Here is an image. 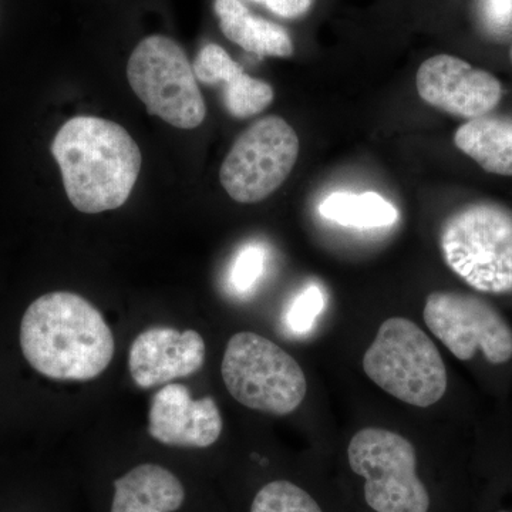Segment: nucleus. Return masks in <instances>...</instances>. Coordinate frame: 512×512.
Returning a JSON list of instances; mask_svg holds the SVG:
<instances>
[{
    "label": "nucleus",
    "instance_id": "1",
    "mask_svg": "<svg viewBox=\"0 0 512 512\" xmlns=\"http://www.w3.org/2000/svg\"><path fill=\"white\" fill-rule=\"evenodd\" d=\"M20 348L40 375L60 382H87L109 367L113 332L99 309L72 292L37 298L20 323Z\"/></svg>",
    "mask_w": 512,
    "mask_h": 512
},
{
    "label": "nucleus",
    "instance_id": "2",
    "mask_svg": "<svg viewBox=\"0 0 512 512\" xmlns=\"http://www.w3.org/2000/svg\"><path fill=\"white\" fill-rule=\"evenodd\" d=\"M50 150L59 164L67 198L84 214L123 207L143 164L140 147L126 128L100 117L66 121Z\"/></svg>",
    "mask_w": 512,
    "mask_h": 512
},
{
    "label": "nucleus",
    "instance_id": "3",
    "mask_svg": "<svg viewBox=\"0 0 512 512\" xmlns=\"http://www.w3.org/2000/svg\"><path fill=\"white\" fill-rule=\"evenodd\" d=\"M440 251L451 271L484 293L512 292V211L476 202L450 215L440 229Z\"/></svg>",
    "mask_w": 512,
    "mask_h": 512
},
{
    "label": "nucleus",
    "instance_id": "4",
    "mask_svg": "<svg viewBox=\"0 0 512 512\" xmlns=\"http://www.w3.org/2000/svg\"><path fill=\"white\" fill-rule=\"evenodd\" d=\"M363 370L380 389L410 406L426 409L446 394L443 357L410 319L384 320L363 356Z\"/></svg>",
    "mask_w": 512,
    "mask_h": 512
},
{
    "label": "nucleus",
    "instance_id": "5",
    "mask_svg": "<svg viewBox=\"0 0 512 512\" xmlns=\"http://www.w3.org/2000/svg\"><path fill=\"white\" fill-rule=\"evenodd\" d=\"M222 379L237 402L256 412L286 416L301 406L308 392L302 367L289 353L254 332L229 339Z\"/></svg>",
    "mask_w": 512,
    "mask_h": 512
},
{
    "label": "nucleus",
    "instance_id": "6",
    "mask_svg": "<svg viewBox=\"0 0 512 512\" xmlns=\"http://www.w3.org/2000/svg\"><path fill=\"white\" fill-rule=\"evenodd\" d=\"M127 79L148 113L181 130L200 127L207 117L204 96L183 47L171 37L141 40L127 63Z\"/></svg>",
    "mask_w": 512,
    "mask_h": 512
},
{
    "label": "nucleus",
    "instance_id": "7",
    "mask_svg": "<svg viewBox=\"0 0 512 512\" xmlns=\"http://www.w3.org/2000/svg\"><path fill=\"white\" fill-rule=\"evenodd\" d=\"M350 470L363 478V494L375 512H429L431 497L417 471L416 448L394 431L367 427L350 440Z\"/></svg>",
    "mask_w": 512,
    "mask_h": 512
},
{
    "label": "nucleus",
    "instance_id": "8",
    "mask_svg": "<svg viewBox=\"0 0 512 512\" xmlns=\"http://www.w3.org/2000/svg\"><path fill=\"white\" fill-rule=\"evenodd\" d=\"M298 156L299 138L291 124L264 117L235 140L221 165V185L241 204L264 201L288 180Z\"/></svg>",
    "mask_w": 512,
    "mask_h": 512
},
{
    "label": "nucleus",
    "instance_id": "9",
    "mask_svg": "<svg viewBox=\"0 0 512 512\" xmlns=\"http://www.w3.org/2000/svg\"><path fill=\"white\" fill-rule=\"evenodd\" d=\"M424 322L457 359L481 350L493 365L512 357V329L491 303L470 293L437 291L427 296Z\"/></svg>",
    "mask_w": 512,
    "mask_h": 512
},
{
    "label": "nucleus",
    "instance_id": "10",
    "mask_svg": "<svg viewBox=\"0 0 512 512\" xmlns=\"http://www.w3.org/2000/svg\"><path fill=\"white\" fill-rule=\"evenodd\" d=\"M416 87L430 106L467 120L487 116L503 97L497 77L451 55L433 56L421 63Z\"/></svg>",
    "mask_w": 512,
    "mask_h": 512
},
{
    "label": "nucleus",
    "instance_id": "11",
    "mask_svg": "<svg viewBox=\"0 0 512 512\" xmlns=\"http://www.w3.org/2000/svg\"><path fill=\"white\" fill-rule=\"evenodd\" d=\"M222 427L214 399L194 400L183 384H167L151 400L148 433L164 446L208 448L220 439Z\"/></svg>",
    "mask_w": 512,
    "mask_h": 512
},
{
    "label": "nucleus",
    "instance_id": "12",
    "mask_svg": "<svg viewBox=\"0 0 512 512\" xmlns=\"http://www.w3.org/2000/svg\"><path fill=\"white\" fill-rule=\"evenodd\" d=\"M205 342L195 330L154 326L141 332L131 345L128 367L141 389L163 386L188 377L204 366Z\"/></svg>",
    "mask_w": 512,
    "mask_h": 512
},
{
    "label": "nucleus",
    "instance_id": "13",
    "mask_svg": "<svg viewBox=\"0 0 512 512\" xmlns=\"http://www.w3.org/2000/svg\"><path fill=\"white\" fill-rule=\"evenodd\" d=\"M192 69L201 83L221 87L225 109L235 119L256 116L268 109L275 99L271 84L245 73L220 45L202 46Z\"/></svg>",
    "mask_w": 512,
    "mask_h": 512
},
{
    "label": "nucleus",
    "instance_id": "14",
    "mask_svg": "<svg viewBox=\"0 0 512 512\" xmlns=\"http://www.w3.org/2000/svg\"><path fill=\"white\" fill-rule=\"evenodd\" d=\"M187 501V487L173 470L141 463L113 481L109 512H181Z\"/></svg>",
    "mask_w": 512,
    "mask_h": 512
},
{
    "label": "nucleus",
    "instance_id": "15",
    "mask_svg": "<svg viewBox=\"0 0 512 512\" xmlns=\"http://www.w3.org/2000/svg\"><path fill=\"white\" fill-rule=\"evenodd\" d=\"M215 15L227 39L256 56L291 57L293 42L282 26L251 12L239 0H215Z\"/></svg>",
    "mask_w": 512,
    "mask_h": 512
},
{
    "label": "nucleus",
    "instance_id": "16",
    "mask_svg": "<svg viewBox=\"0 0 512 512\" xmlns=\"http://www.w3.org/2000/svg\"><path fill=\"white\" fill-rule=\"evenodd\" d=\"M454 143L487 173L512 177V120L507 117L468 120L454 134Z\"/></svg>",
    "mask_w": 512,
    "mask_h": 512
},
{
    "label": "nucleus",
    "instance_id": "17",
    "mask_svg": "<svg viewBox=\"0 0 512 512\" xmlns=\"http://www.w3.org/2000/svg\"><path fill=\"white\" fill-rule=\"evenodd\" d=\"M319 214L336 224L359 229L390 227L399 220L392 202L373 191L333 192L320 202Z\"/></svg>",
    "mask_w": 512,
    "mask_h": 512
},
{
    "label": "nucleus",
    "instance_id": "18",
    "mask_svg": "<svg viewBox=\"0 0 512 512\" xmlns=\"http://www.w3.org/2000/svg\"><path fill=\"white\" fill-rule=\"evenodd\" d=\"M249 512H323L308 491L289 480H272L256 491Z\"/></svg>",
    "mask_w": 512,
    "mask_h": 512
},
{
    "label": "nucleus",
    "instance_id": "19",
    "mask_svg": "<svg viewBox=\"0 0 512 512\" xmlns=\"http://www.w3.org/2000/svg\"><path fill=\"white\" fill-rule=\"evenodd\" d=\"M266 249L259 244H248L239 249L229 266L228 288L235 295H248L254 291L264 275Z\"/></svg>",
    "mask_w": 512,
    "mask_h": 512
},
{
    "label": "nucleus",
    "instance_id": "20",
    "mask_svg": "<svg viewBox=\"0 0 512 512\" xmlns=\"http://www.w3.org/2000/svg\"><path fill=\"white\" fill-rule=\"evenodd\" d=\"M325 308V296L318 285H309L293 298L286 309L284 323L293 335H305Z\"/></svg>",
    "mask_w": 512,
    "mask_h": 512
},
{
    "label": "nucleus",
    "instance_id": "21",
    "mask_svg": "<svg viewBox=\"0 0 512 512\" xmlns=\"http://www.w3.org/2000/svg\"><path fill=\"white\" fill-rule=\"evenodd\" d=\"M481 15L488 28L503 32L512 26V0H481Z\"/></svg>",
    "mask_w": 512,
    "mask_h": 512
},
{
    "label": "nucleus",
    "instance_id": "22",
    "mask_svg": "<svg viewBox=\"0 0 512 512\" xmlns=\"http://www.w3.org/2000/svg\"><path fill=\"white\" fill-rule=\"evenodd\" d=\"M252 2L264 5L279 18L298 19L311 10L313 0H252Z\"/></svg>",
    "mask_w": 512,
    "mask_h": 512
},
{
    "label": "nucleus",
    "instance_id": "23",
    "mask_svg": "<svg viewBox=\"0 0 512 512\" xmlns=\"http://www.w3.org/2000/svg\"><path fill=\"white\" fill-rule=\"evenodd\" d=\"M510 59H511V63H512V46H511V50H510Z\"/></svg>",
    "mask_w": 512,
    "mask_h": 512
},
{
    "label": "nucleus",
    "instance_id": "24",
    "mask_svg": "<svg viewBox=\"0 0 512 512\" xmlns=\"http://www.w3.org/2000/svg\"><path fill=\"white\" fill-rule=\"evenodd\" d=\"M501 512H507V511H501Z\"/></svg>",
    "mask_w": 512,
    "mask_h": 512
}]
</instances>
